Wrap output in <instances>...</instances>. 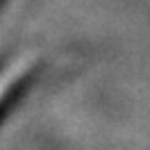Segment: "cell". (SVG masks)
I'll return each mask as SVG.
<instances>
[{"label":"cell","instance_id":"obj_1","mask_svg":"<svg viewBox=\"0 0 150 150\" xmlns=\"http://www.w3.org/2000/svg\"><path fill=\"white\" fill-rule=\"evenodd\" d=\"M25 75V66L23 64H14L7 66L2 73H0V107L9 100V96L14 93V89L18 86V82Z\"/></svg>","mask_w":150,"mask_h":150}]
</instances>
